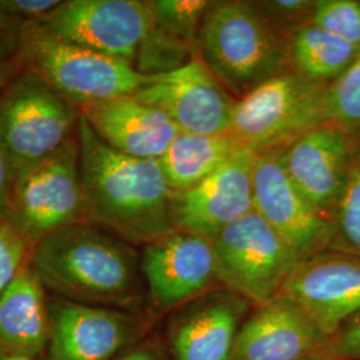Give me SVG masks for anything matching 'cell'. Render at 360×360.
<instances>
[{
    "label": "cell",
    "mask_w": 360,
    "mask_h": 360,
    "mask_svg": "<svg viewBox=\"0 0 360 360\" xmlns=\"http://www.w3.org/2000/svg\"><path fill=\"white\" fill-rule=\"evenodd\" d=\"M324 120L360 132V53L340 77L328 84L324 96Z\"/></svg>",
    "instance_id": "484cf974"
},
{
    "label": "cell",
    "mask_w": 360,
    "mask_h": 360,
    "mask_svg": "<svg viewBox=\"0 0 360 360\" xmlns=\"http://www.w3.org/2000/svg\"><path fill=\"white\" fill-rule=\"evenodd\" d=\"M212 242L219 282L254 307L281 295L299 260L255 211L238 219Z\"/></svg>",
    "instance_id": "ba28073f"
},
{
    "label": "cell",
    "mask_w": 360,
    "mask_h": 360,
    "mask_svg": "<svg viewBox=\"0 0 360 360\" xmlns=\"http://www.w3.org/2000/svg\"><path fill=\"white\" fill-rule=\"evenodd\" d=\"M311 23L360 47V0H316Z\"/></svg>",
    "instance_id": "4316f807"
},
{
    "label": "cell",
    "mask_w": 360,
    "mask_h": 360,
    "mask_svg": "<svg viewBox=\"0 0 360 360\" xmlns=\"http://www.w3.org/2000/svg\"><path fill=\"white\" fill-rule=\"evenodd\" d=\"M50 297L28 262L0 297V347L41 359L51 334Z\"/></svg>",
    "instance_id": "ffe728a7"
},
{
    "label": "cell",
    "mask_w": 360,
    "mask_h": 360,
    "mask_svg": "<svg viewBox=\"0 0 360 360\" xmlns=\"http://www.w3.org/2000/svg\"><path fill=\"white\" fill-rule=\"evenodd\" d=\"M198 55V47L153 25L138 52L135 68L147 77L175 71Z\"/></svg>",
    "instance_id": "cb8c5ba5"
},
{
    "label": "cell",
    "mask_w": 360,
    "mask_h": 360,
    "mask_svg": "<svg viewBox=\"0 0 360 360\" xmlns=\"http://www.w3.org/2000/svg\"><path fill=\"white\" fill-rule=\"evenodd\" d=\"M255 158V151L243 147L193 188L171 191L169 218L174 230L212 240L254 211Z\"/></svg>",
    "instance_id": "4fadbf2b"
},
{
    "label": "cell",
    "mask_w": 360,
    "mask_h": 360,
    "mask_svg": "<svg viewBox=\"0 0 360 360\" xmlns=\"http://www.w3.org/2000/svg\"><path fill=\"white\" fill-rule=\"evenodd\" d=\"M300 360H340L338 359L336 356H335L334 354L330 351V348L328 346H326V347L322 348V349H319V351H316V352H314V354H311L309 356H306V358H303V359Z\"/></svg>",
    "instance_id": "e575fe53"
},
{
    "label": "cell",
    "mask_w": 360,
    "mask_h": 360,
    "mask_svg": "<svg viewBox=\"0 0 360 360\" xmlns=\"http://www.w3.org/2000/svg\"><path fill=\"white\" fill-rule=\"evenodd\" d=\"M80 114L110 147L139 159L158 160L180 131L165 112L135 95L91 104Z\"/></svg>",
    "instance_id": "d6986e66"
},
{
    "label": "cell",
    "mask_w": 360,
    "mask_h": 360,
    "mask_svg": "<svg viewBox=\"0 0 360 360\" xmlns=\"http://www.w3.org/2000/svg\"><path fill=\"white\" fill-rule=\"evenodd\" d=\"M32 247L10 223L0 221V297L30 262Z\"/></svg>",
    "instance_id": "f1b7e54d"
},
{
    "label": "cell",
    "mask_w": 360,
    "mask_h": 360,
    "mask_svg": "<svg viewBox=\"0 0 360 360\" xmlns=\"http://www.w3.org/2000/svg\"><path fill=\"white\" fill-rule=\"evenodd\" d=\"M58 0H0V32L19 40L27 27L52 11Z\"/></svg>",
    "instance_id": "83f0119b"
},
{
    "label": "cell",
    "mask_w": 360,
    "mask_h": 360,
    "mask_svg": "<svg viewBox=\"0 0 360 360\" xmlns=\"http://www.w3.org/2000/svg\"><path fill=\"white\" fill-rule=\"evenodd\" d=\"M13 187V174L0 144V221H7L8 219Z\"/></svg>",
    "instance_id": "836d02e7"
},
{
    "label": "cell",
    "mask_w": 360,
    "mask_h": 360,
    "mask_svg": "<svg viewBox=\"0 0 360 360\" xmlns=\"http://www.w3.org/2000/svg\"><path fill=\"white\" fill-rule=\"evenodd\" d=\"M35 25L53 38L135 67L154 22L147 1L63 0Z\"/></svg>",
    "instance_id": "9c48e42d"
},
{
    "label": "cell",
    "mask_w": 360,
    "mask_h": 360,
    "mask_svg": "<svg viewBox=\"0 0 360 360\" xmlns=\"http://www.w3.org/2000/svg\"><path fill=\"white\" fill-rule=\"evenodd\" d=\"M262 11L287 34L296 27L311 22L314 3L309 0H272L257 1Z\"/></svg>",
    "instance_id": "f546056e"
},
{
    "label": "cell",
    "mask_w": 360,
    "mask_h": 360,
    "mask_svg": "<svg viewBox=\"0 0 360 360\" xmlns=\"http://www.w3.org/2000/svg\"><path fill=\"white\" fill-rule=\"evenodd\" d=\"M134 95L165 112L180 131L205 135L231 132L238 101L199 55L175 71L148 77Z\"/></svg>",
    "instance_id": "5bb4252c"
},
{
    "label": "cell",
    "mask_w": 360,
    "mask_h": 360,
    "mask_svg": "<svg viewBox=\"0 0 360 360\" xmlns=\"http://www.w3.org/2000/svg\"><path fill=\"white\" fill-rule=\"evenodd\" d=\"M141 269L147 311L154 322L221 287L212 242L188 232L172 230L143 245Z\"/></svg>",
    "instance_id": "30bf717a"
},
{
    "label": "cell",
    "mask_w": 360,
    "mask_h": 360,
    "mask_svg": "<svg viewBox=\"0 0 360 360\" xmlns=\"http://www.w3.org/2000/svg\"><path fill=\"white\" fill-rule=\"evenodd\" d=\"M79 144L90 221L135 247L150 245L174 230L169 218L171 190L156 159L116 151L82 116Z\"/></svg>",
    "instance_id": "7a4b0ae2"
},
{
    "label": "cell",
    "mask_w": 360,
    "mask_h": 360,
    "mask_svg": "<svg viewBox=\"0 0 360 360\" xmlns=\"http://www.w3.org/2000/svg\"><path fill=\"white\" fill-rule=\"evenodd\" d=\"M51 334L40 360H112L150 335L148 314L89 306L51 295Z\"/></svg>",
    "instance_id": "8fae6325"
},
{
    "label": "cell",
    "mask_w": 360,
    "mask_h": 360,
    "mask_svg": "<svg viewBox=\"0 0 360 360\" xmlns=\"http://www.w3.org/2000/svg\"><path fill=\"white\" fill-rule=\"evenodd\" d=\"M19 63L79 110L134 95L150 77L127 62L53 38L35 23L19 38Z\"/></svg>",
    "instance_id": "5b68a950"
},
{
    "label": "cell",
    "mask_w": 360,
    "mask_h": 360,
    "mask_svg": "<svg viewBox=\"0 0 360 360\" xmlns=\"http://www.w3.org/2000/svg\"><path fill=\"white\" fill-rule=\"evenodd\" d=\"M254 306L218 287L169 314L165 347L169 360H231L239 331Z\"/></svg>",
    "instance_id": "9a60e30c"
},
{
    "label": "cell",
    "mask_w": 360,
    "mask_h": 360,
    "mask_svg": "<svg viewBox=\"0 0 360 360\" xmlns=\"http://www.w3.org/2000/svg\"><path fill=\"white\" fill-rule=\"evenodd\" d=\"M215 1L207 0H148L156 27L198 47L200 28Z\"/></svg>",
    "instance_id": "d4e9b609"
},
{
    "label": "cell",
    "mask_w": 360,
    "mask_h": 360,
    "mask_svg": "<svg viewBox=\"0 0 360 360\" xmlns=\"http://www.w3.org/2000/svg\"><path fill=\"white\" fill-rule=\"evenodd\" d=\"M90 221L80 175L79 135L13 184L7 223L32 245Z\"/></svg>",
    "instance_id": "8992f818"
},
{
    "label": "cell",
    "mask_w": 360,
    "mask_h": 360,
    "mask_svg": "<svg viewBox=\"0 0 360 360\" xmlns=\"http://www.w3.org/2000/svg\"><path fill=\"white\" fill-rule=\"evenodd\" d=\"M360 142V132L324 123L283 147L284 168L311 206L331 221Z\"/></svg>",
    "instance_id": "2e32d148"
},
{
    "label": "cell",
    "mask_w": 360,
    "mask_h": 360,
    "mask_svg": "<svg viewBox=\"0 0 360 360\" xmlns=\"http://www.w3.org/2000/svg\"><path fill=\"white\" fill-rule=\"evenodd\" d=\"M80 116L75 104L28 68L7 80L0 89V144L13 184L77 138Z\"/></svg>",
    "instance_id": "277c9868"
},
{
    "label": "cell",
    "mask_w": 360,
    "mask_h": 360,
    "mask_svg": "<svg viewBox=\"0 0 360 360\" xmlns=\"http://www.w3.org/2000/svg\"><path fill=\"white\" fill-rule=\"evenodd\" d=\"M327 87L292 71L274 77L236 102L231 134L255 153L284 147L326 123Z\"/></svg>",
    "instance_id": "52a82bcc"
},
{
    "label": "cell",
    "mask_w": 360,
    "mask_h": 360,
    "mask_svg": "<svg viewBox=\"0 0 360 360\" xmlns=\"http://www.w3.org/2000/svg\"><path fill=\"white\" fill-rule=\"evenodd\" d=\"M30 264L51 295L148 314L138 247L101 224L83 221L53 232L32 247Z\"/></svg>",
    "instance_id": "6da1fadb"
},
{
    "label": "cell",
    "mask_w": 360,
    "mask_h": 360,
    "mask_svg": "<svg viewBox=\"0 0 360 360\" xmlns=\"http://www.w3.org/2000/svg\"><path fill=\"white\" fill-rule=\"evenodd\" d=\"M290 71L319 84H331L360 53V47L314 23L288 32Z\"/></svg>",
    "instance_id": "7402d4cb"
},
{
    "label": "cell",
    "mask_w": 360,
    "mask_h": 360,
    "mask_svg": "<svg viewBox=\"0 0 360 360\" xmlns=\"http://www.w3.org/2000/svg\"><path fill=\"white\" fill-rule=\"evenodd\" d=\"M330 251L360 257V142L348 179L331 215Z\"/></svg>",
    "instance_id": "603a6c76"
},
{
    "label": "cell",
    "mask_w": 360,
    "mask_h": 360,
    "mask_svg": "<svg viewBox=\"0 0 360 360\" xmlns=\"http://www.w3.org/2000/svg\"><path fill=\"white\" fill-rule=\"evenodd\" d=\"M330 351L340 360H360V314L345 323L328 343Z\"/></svg>",
    "instance_id": "4dcf8cb0"
},
{
    "label": "cell",
    "mask_w": 360,
    "mask_h": 360,
    "mask_svg": "<svg viewBox=\"0 0 360 360\" xmlns=\"http://www.w3.org/2000/svg\"><path fill=\"white\" fill-rule=\"evenodd\" d=\"M326 334L288 296H275L251 309L231 360H300L328 346Z\"/></svg>",
    "instance_id": "ac0fdd59"
},
{
    "label": "cell",
    "mask_w": 360,
    "mask_h": 360,
    "mask_svg": "<svg viewBox=\"0 0 360 360\" xmlns=\"http://www.w3.org/2000/svg\"><path fill=\"white\" fill-rule=\"evenodd\" d=\"M288 34L257 3L215 1L198 40V55L221 86L239 101L290 71Z\"/></svg>",
    "instance_id": "3957f363"
},
{
    "label": "cell",
    "mask_w": 360,
    "mask_h": 360,
    "mask_svg": "<svg viewBox=\"0 0 360 360\" xmlns=\"http://www.w3.org/2000/svg\"><path fill=\"white\" fill-rule=\"evenodd\" d=\"M19 68V40L0 32V89Z\"/></svg>",
    "instance_id": "1f68e13d"
},
{
    "label": "cell",
    "mask_w": 360,
    "mask_h": 360,
    "mask_svg": "<svg viewBox=\"0 0 360 360\" xmlns=\"http://www.w3.org/2000/svg\"><path fill=\"white\" fill-rule=\"evenodd\" d=\"M112 360H169V358L163 342L147 336Z\"/></svg>",
    "instance_id": "d6a6232c"
},
{
    "label": "cell",
    "mask_w": 360,
    "mask_h": 360,
    "mask_svg": "<svg viewBox=\"0 0 360 360\" xmlns=\"http://www.w3.org/2000/svg\"><path fill=\"white\" fill-rule=\"evenodd\" d=\"M245 146L231 132L205 135L179 131L158 162L171 191H186L214 174Z\"/></svg>",
    "instance_id": "44dd1931"
},
{
    "label": "cell",
    "mask_w": 360,
    "mask_h": 360,
    "mask_svg": "<svg viewBox=\"0 0 360 360\" xmlns=\"http://www.w3.org/2000/svg\"><path fill=\"white\" fill-rule=\"evenodd\" d=\"M282 294L333 338L360 314V257L326 251L303 260L284 284Z\"/></svg>",
    "instance_id": "e0dca14e"
},
{
    "label": "cell",
    "mask_w": 360,
    "mask_h": 360,
    "mask_svg": "<svg viewBox=\"0 0 360 360\" xmlns=\"http://www.w3.org/2000/svg\"><path fill=\"white\" fill-rule=\"evenodd\" d=\"M254 211L282 238L299 263L330 251L331 221L309 205L290 179L283 147L257 153Z\"/></svg>",
    "instance_id": "7c38bea8"
},
{
    "label": "cell",
    "mask_w": 360,
    "mask_h": 360,
    "mask_svg": "<svg viewBox=\"0 0 360 360\" xmlns=\"http://www.w3.org/2000/svg\"><path fill=\"white\" fill-rule=\"evenodd\" d=\"M0 360H39L34 359V358H30L26 355H20V354H16L13 351H8V349H4V348L0 347Z\"/></svg>",
    "instance_id": "d590c367"
}]
</instances>
